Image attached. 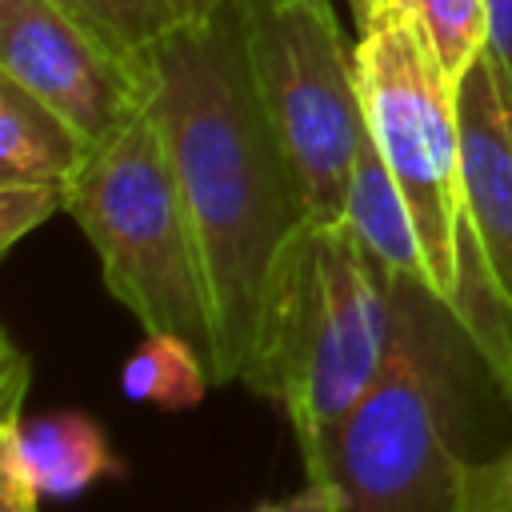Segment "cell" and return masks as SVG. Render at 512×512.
<instances>
[{
	"mask_svg": "<svg viewBox=\"0 0 512 512\" xmlns=\"http://www.w3.org/2000/svg\"><path fill=\"white\" fill-rule=\"evenodd\" d=\"M396 328L372 392L300 448L324 512L512 508V304L460 220V280L444 296L392 272Z\"/></svg>",
	"mask_w": 512,
	"mask_h": 512,
	"instance_id": "obj_1",
	"label": "cell"
},
{
	"mask_svg": "<svg viewBox=\"0 0 512 512\" xmlns=\"http://www.w3.org/2000/svg\"><path fill=\"white\" fill-rule=\"evenodd\" d=\"M148 116L192 212L212 308L216 384H240L260 316L312 212L260 100L240 4L172 24L144 56Z\"/></svg>",
	"mask_w": 512,
	"mask_h": 512,
	"instance_id": "obj_2",
	"label": "cell"
},
{
	"mask_svg": "<svg viewBox=\"0 0 512 512\" xmlns=\"http://www.w3.org/2000/svg\"><path fill=\"white\" fill-rule=\"evenodd\" d=\"M392 328V272L344 220L308 224L268 296L240 384L272 396L308 448L372 392Z\"/></svg>",
	"mask_w": 512,
	"mask_h": 512,
	"instance_id": "obj_3",
	"label": "cell"
},
{
	"mask_svg": "<svg viewBox=\"0 0 512 512\" xmlns=\"http://www.w3.org/2000/svg\"><path fill=\"white\" fill-rule=\"evenodd\" d=\"M64 212L100 256L108 292L144 332L188 340L216 384V308L192 212L148 108L96 144L68 180Z\"/></svg>",
	"mask_w": 512,
	"mask_h": 512,
	"instance_id": "obj_4",
	"label": "cell"
},
{
	"mask_svg": "<svg viewBox=\"0 0 512 512\" xmlns=\"http://www.w3.org/2000/svg\"><path fill=\"white\" fill-rule=\"evenodd\" d=\"M356 28L352 56L364 128L408 200L432 288L448 296L460 280L464 220L456 84L404 0H368Z\"/></svg>",
	"mask_w": 512,
	"mask_h": 512,
	"instance_id": "obj_5",
	"label": "cell"
},
{
	"mask_svg": "<svg viewBox=\"0 0 512 512\" xmlns=\"http://www.w3.org/2000/svg\"><path fill=\"white\" fill-rule=\"evenodd\" d=\"M268 120L316 224H340L352 164L368 140L356 56L336 12L304 0H236Z\"/></svg>",
	"mask_w": 512,
	"mask_h": 512,
	"instance_id": "obj_6",
	"label": "cell"
},
{
	"mask_svg": "<svg viewBox=\"0 0 512 512\" xmlns=\"http://www.w3.org/2000/svg\"><path fill=\"white\" fill-rule=\"evenodd\" d=\"M0 76L60 112L88 148L148 108L144 64L124 60L56 0H0Z\"/></svg>",
	"mask_w": 512,
	"mask_h": 512,
	"instance_id": "obj_7",
	"label": "cell"
},
{
	"mask_svg": "<svg viewBox=\"0 0 512 512\" xmlns=\"http://www.w3.org/2000/svg\"><path fill=\"white\" fill-rule=\"evenodd\" d=\"M456 112L464 228L496 292L512 304V84L492 52H480L460 76Z\"/></svg>",
	"mask_w": 512,
	"mask_h": 512,
	"instance_id": "obj_8",
	"label": "cell"
},
{
	"mask_svg": "<svg viewBox=\"0 0 512 512\" xmlns=\"http://www.w3.org/2000/svg\"><path fill=\"white\" fill-rule=\"evenodd\" d=\"M88 140L44 100L0 76V180L64 184L88 160Z\"/></svg>",
	"mask_w": 512,
	"mask_h": 512,
	"instance_id": "obj_9",
	"label": "cell"
},
{
	"mask_svg": "<svg viewBox=\"0 0 512 512\" xmlns=\"http://www.w3.org/2000/svg\"><path fill=\"white\" fill-rule=\"evenodd\" d=\"M344 224L352 228V236H356L388 272L420 276V280L432 284L428 256H424V244H420V236H416L408 200H404L396 176L388 172V164L380 160L372 136L360 144V156H356V164H352L348 200H344Z\"/></svg>",
	"mask_w": 512,
	"mask_h": 512,
	"instance_id": "obj_10",
	"label": "cell"
},
{
	"mask_svg": "<svg viewBox=\"0 0 512 512\" xmlns=\"http://www.w3.org/2000/svg\"><path fill=\"white\" fill-rule=\"evenodd\" d=\"M16 440L40 496H76L120 472L108 436L84 412H48L40 420H24L20 412Z\"/></svg>",
	"mask_w": 512,
	"mask_h": 512,
	"instance_id": "obj_11",
	"label": "cell"
},
{
	"mask_svg": "<svg viewBox=\"0 0 512 512\" xmlns=\"http://www.w3.org/2000/svg\"><path fill=\"white\" fill-rule=\"evenodd\" d=\"M120 388L136 404L180 412L204 400V392L212 388V372L188 340L172 332H144V344L120 368Z\"/></svg>",
	"mask_w": 512,
	"mask_h": 512,
	"instance_id": "obj_12",
	"label": "cell"
},
{
	"mask_svg": "<svg viewBox=\"0 0 512 512\" xmlns=\"http://www.w3.org/2000/svg\"><path fill=\"white\" fill-rule=\"evenodd\" d=\"M432 40V52L452 84L488 52V0H404Z\"/></svg>",
	"mask_w": 512,
	"mask_h": 512,
	"instance_id": "obj_13",
	"label": "cell"
},
{
	"mask_svg": "<svg viewBox=\"0 0 512 512\" xmlns=\"http://www.w3.org/2000/svg\"><path fill=\"white\" fill-rule=\"evenodd\" d=\"M80 24H88L124 60L144 64L148 48L172 28L164 0H56Z\"/></svg>",
	"mask_w": 512,
	"mask_h": 512,
	"instance_id": "obj_14",
	"label": "cell"
},
{
	"mask_svg": "<svg viewBox=\"0 0 512 512\" xmlns=\"http://www.w3.org/2000/svg\"><path fill=\"white\" fill-rule=\"evenodd\" d=\"M64 184L36 180H0V252H12L20 236L40 228L52 212L64 208Z\"/></svg>",
	"mask_w": 512,
	"mask_h": 512,
	"instance_id": "obj_15",
	"label": "cell"
},
{
	"mask_svg": "<svg viewBox=\"0 0 512 512\" xmlns=\"http://www.w3.org/2000/svg\"><path fill=\"white\" fill-rule=\"evenodd\" d=\"M488 52L512 84V0H488Z\"/></svg>",
	"mask_w": 512,
	"mask_h": 512,
	"instance_id": "obj_16",
	"label": "cell"
},
{
	"mask_svg": "<svg viewBox=\"0 0 512 512\" xmlns=\"http://www.w3.org/2000/svg\"><path fill=\"white\" fill-rule=\"evenodd\" d=\"M228 0H164V8H168V16H172V24H188V20H204V16H212L216 8H224Z\"/></svg>",
	"mask_w": 512,
	"mask_h": 512,
	"instance_id": "obj_17",
	"label": "cell"
},
{
	"mask_svg": "<svg viewBox=\"0 0 512 512\" xmlns=\"http://www.w3.org/2000/svg\"><path fill=\"white\" fill-rule=\"evenodd\" d=\"M256 512H324V508H320V500L304 488L296 500H284V504H260Z\"/></svg>",
	"mask_w": 512,
	"mask_h": 512,
	"instance_id": "obj_18",
	"label": "cell"
},
{
	"mask_svg": "<svg viewBox=\"0 0 512 512\" xmlns=\"http://www.w3.org/2000/svg\"><path fill=\"white\" fill-rule=\"evenodd\" d=\"M348 4H352V16H356V20L368 12V0H348Z\"/></svg>",
	"mask_w": 512,
	"mask_h": 512,
	"instance_id": "obj_19",
	"label": "cell"
},
{
	"mask_svg": "<svg viewBox=\"0 0 512 512\" xmlns=\"http://www.w3.org/2000/svg\"><path fill=\"white\" fill-rule=\"evenodd\" d=\"M304 4H316V8H324V12H332V0H304Z\"/></svg>",
	"mask_w": 512,
	"mask_h": 512,
	"instance_id": "obj_20",
	"label": "cell"
},
{
	"mask_svg": "<svg viewBox=\"0 0 512 512\" xmlns=\"http://www.w3.org/2000/svg\"><path fill=\"white\" fill-rule=\"evenodd\" d=\"M508 512H512V508H508Z\"/></svg>",
	"mask_w": 512,
	"mask_h": 512,
	"instance_id": "obj_21",
	"label": "cell"
}]
</instances>
